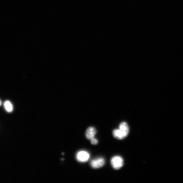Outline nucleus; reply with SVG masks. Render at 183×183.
Here are the masks:
<instances>
[{
	"mask_svg": "<svg viewBox=\"0 0 183 183\" xmlns=\"http://www.w3.org/2000/svg\"><path fill=\"white\" fill-rule=\"evenodd\" d=\"M111 163L113 168L116 170H118L123 166V160L122 157L118 156H115L112 158Z\"/></svg>",
	"mask_w": 183,
	"mask_h": 183,
	"instance_id": "nucleus-1",
	"label": "nucleus"
},
{
	"mask_svg": "<svg viewBox=\"0 0 183 183\" xmlns=\"http://www.w3.org/2000/svg\"><path fill=\"white\" fill-rule=\"evenodd\" d=\"M113 134L114 137L119 140L123 139L125 138L119 129L114 130Z\"/></svg>",
	"mask_w": 183,
	"mask_h": 183,
	"instance_id": "nucleus-6",
	"label": "nucleus"
},
{
	"mask_svg": "<svg viewBox=\"0 0 183 183\" xmlns=\"http://www.w3.org/2000/svg\"><path fill=\"white\" fill-rule=\"evenodd\" d=\"M91 142L92 144L94 145H95L98 144V141L97 140L95 139V138H94L91 139Z\"/></svg>",
	"mask_w": 183,
	"mask_h": 183,
	"instance_id": "nucleus-8",
	"label": "nucleus"
},
{
	"mask_svg": "<svg viewBox=\"0 0 183 183\" xmlns=\"http://www.w3.org/2000/svg\"><path fill=\"white\" fill-rule=\"evenodd\" d=\"M89 158V154L87 152L81 151L78 152L77 155V158L78 161L85 162L87 161Z\"/></svg>",
	"mask_w": 183,
	"mask_h": 183,
	"instance_id": "nucleus-2",
	"label": "nucleus"
},
{
	"mask_svg": "<svg viewBox=\"0 0 183 183\" xmlns=\"http://www.w3.org/2000/svg\"><path fill=\"white\" fill-rule=\"evenodd\" d=\"M105 164V160L102 158H99L93 160L91 163V167L94 168H98L103 166Z\"/></svg>",
	"mask_w": 183,
	"mask_h": 183,
	"instance_id": "nucleus-3",
	"label": "nucleus"
},
{
	"mask_svg": "<svg viewBox=\"0 0 183 183\" xmlns=\"http://www.w3.org/2000/svg\"><path fill=\"white\" fill-rule=\"evenodd\" d=\"M119 129L125 137L128 135L129 132V128L128 125L126 123L123 122L121 123Z\"/></svg>",
	"mask_w": 183,
	"mask_h": 183,
	"instance_id": "nucleus-4",
	"label": "nucleus"
},
{
	"mask_svg": "<svg viewBox=\"0 0 183 183\" xmlns=\"http://www.w3.org/2000/svg\"><path fill=\"white\" fill-rule=\"evenodd\" d=\"M6 110L9 112H12L13 110V106L11 102L9 101H6L4 104Z\"/></svg>",
	"mask_w": 183,
	"mask_h": 183,
	"instance_id": "nucleus-7",
	"label": "nucleus"
},
{
	"mask_svg": "<svg viewBox=\"0 0 183 183\" xmlns=\"http://www.w3.org/2000/svg\"><path fill=\"white\" fill-rule=\"evenodd\" d=\"M96 131L94 127H90L88 129L85 133V136L87 139L91 140L94 138Z\"/></svg>",
	"mask_w": 183,
	"mask_h": 183,
	"instance_id": "nucleus-5",
	"label": "nucleus"
},
{
	"mask_svg": "<svg viewBox=\"0 0 183 183\" xmlns=\"http://www.w3.org/2000/svg\"><path fill=\"white\" fill-rule=\"evenodd\" d=\"M1 100H0V106H1Z\"/></svg>",
	"mask_w": 183,
	"mask_h": 183,
	"instance_id": "nucleus-9",
	"label": "nucleus"
}]
</instances>
